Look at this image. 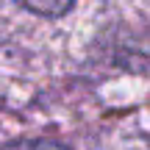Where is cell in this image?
I'll use <instances>...</instances> for the list:
<instances>
[{
  "label": "cell",
  "mask_w": 150,
  "mask_h": 150,
  "mask_svg": "<svg viewBox=\"0 0 150 150\" xmlns=\"http://www.w3.org/2000/svg\"><path fill=\"white\" fill-rule=\"evenodd\" d=\"M0 150H67V147L53 139H17V142L3 145Z\"/></svg>",
  "instance_id": "7a4b0ae2"
},
{
  "label": "cell",
  "mask_w": 150,
  "mask_h": 150,
  "mask_svg": "<svg viewBox=\"0 0 150 150\" xmlns=\"http://www.w3.org/2000/svg\"><path fill=\"white\" fill-rule=\"evenodd\" d=\"M20 3L22 8L33 11V14H42V17H61L72 8L75 0H14Z\"/></svg>",
  "instance_id": "6da1fadb"
}]
</instances>
